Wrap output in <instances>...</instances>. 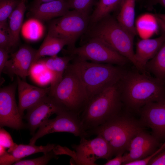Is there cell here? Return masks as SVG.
Here are the masks:
<instances>
[{
    "mask_svg": "<svg viewBox=\"0 0 165 165\" xmlns=\"http://www.w3.org/2000/svg\"><path fill=\"white\" fill-rule=\"evenodd\" d=\"M135 69L127 70L119 82L124 107L138 112L149 103L165 98V82Z\"/></svg>",
    "mask_w": 165,
    "mask_h": 165,
    "instance_id": "obj_1",
    "label": "cell"
},
{
    "mask_svg": "<svg viewBox=\"0 0 165 165\" xmlns=\"http://www.w3.org/2000/svg\"><path fill=\"white\" fill-rule=\"evenodd\" d=\"M69 64L80 79L88 100L118 83L127 69L125 66L99 63L74 57Z\"/></svg>",
    "mask_w": 165,
    "mask_h": 165,
    "instance_id": "obj_2",
    "label": "cell"
},
{
    "mask_svg": "<svg viewBox=\"0 0 165 165\" xmlns=\"http://www.w3.org/2000/svg\"><path fill=\"white\" fill-rule=\"evenodd\" d=\"M145 127L137 120L122 111L103 124L87 130L88 137L100 135L107 142L113 156L124 154L132 138Z\"/></svg>",
    "mask_w": 165,
    "mask_h": 165,
    "instance_id": "obj_3",
    "label": "cell"
},
{
    "mask_svg": "<svg viewBox=\"0 0 165 165\" xmlns=\"http://www.w3.org/2000/svg\"><path fill=\"white\" fill-rule=\"evenodd\" d=\"M119 82L87 101L80 116L87 131L103 124L123 111Z\"/></svg>",
    "mask_w": 165,
    "mask_h": 165,
    "instance_id": "obj_4",
    "label": "cell"
},
{
    "mask_svg": "<svg viewBox=\"0 0 165 165\" xmlns=\"http://www.w3.org/2000/svg\"><path fill=\"white\" fill-rule=\"evenodd\" d=\"M84 34L85 39H100L127 58L137 68L134 50L135 36L121 26L114 16L109 14L89 26Z\"/></svg>",
    "mask_w": 165,
    "mask_h": 165,
    "instance_id": "obj_5",
    "label": "cell"
},
{
    "mask_svg": "<svg viewBox=\"0 0 165 165\" xmlns=\"http://www.w3.org/2000/svg\"><path fill=\"white\" fill-rule=\"evenodd\" d=\"M69 64L61 80L49 95L66 110L80 115L88 97L80 79Z\"/></svg>",
    "mask_w": 165,
    "mask_h": 165,
    "instance_id": "obj_6",
    "label": "cell"
},
{
    "mask_svg": "<svg viewBox=\"0 0 165 165\" xmlns=\"http://www.w3.org/2000/svg\"><path fill=\"white\" fill-rule=\"evenodd\" d=\"M85 40L79 47L64 50V53L81 60L99 63L125 66L130 62L100 39L91 38Z\"/></svg>",
    "mask_w": 165,
    "mask_h": 165,
    "instance_id": "obj_7",
    "label": "cell"
},
{
    "mask_svg": "<svg viewBox=\"0 0 165 165\" xmlns=\"http://www.w3.org/2000/svg\"><path fill=\"white\" fill-rule=\"evenodd\" d=\"M89 17L76 10H69L65 14L50 23L48 34L65 41L67 50L74 49L77 39L87 31Z\"/></svg>",
    "mask_w": 165,
    "mask_h": 165,
    "instance_id": "obj_8",
    "label": "cell"
},
{
    "mask_svg": "<svg viewBox=\"0 0 165 165\" xmlns=\"http://www.w3.org/2000/svg\"><path fill=\"white\" fill-rule=\"evenodd\" d=\"M59 132L72 133L80 138L88 137L87 130L80 119L79 115L73 112L64 110L57 114L55 118L48 119L39 127L33 135L29 144L35 145L36 141L44 135Z\"/></svg>",
    "mask_w": 165,
    "mask_h": 165,
    "instance_id": "obj_9",
    "label": "cell"
},
{
    "mask_svg": "<svg viewBox=\"0 0 165 165\" xmlns=\"http://www.w3.org/2000/svg\"><path fill=\"white\" fill-rule=\"evenodd\" d=\"M80 138L79 144L72 145L75 152L74 158L77 164L97 165L95 163L97 160H108L113 156L108 144L100 135H97L95 138L90 140L85 137Z\"/></svg>",
    "mask_w": 165,
    "mask_h": 165,
    "instance_id": "obj_10",
    "label": "cell"
},
{
    "mask_svg": "<svg viewBox=\"0 0 165 165\" xmlns=\"http://www.w3.org/2000/svg\"><path fill=\"white\" fill-rule=\"evenodd\" d=\"M17 84L13 83L0 89V126L16 130L27 127L22 120L15 99Z\"/></svg>",
    "mask_w": 165,
    "mask_h": 165,
    "instance_id": "obj_11",
    "label": "cell"
},
{
    "mask_svg": "<svg viewBox=\"0 0 165 165\" xmlns=\"http://www.w3.org/2000/svg\"><path fill=\"white\" fill-rule=\"evenodd\" d=\"M138 112L140 121L152 130V135L160 141L165 139V98L147 103Z\"/></svg>",
    "mask_w": 165,
    "mask_h": 165,
    "instance_id": "obj_12",
    "label": "cell"
},
{
    "mask_svg": "<svg viewBox=\"0 0 165 165\" xmlns=\"http://www.w3.org/2000/svg\"><path fill=\"white\" fill-rule=\"evenodd\" d=\"M67 110L48 95L32 107L27 110L25 116L27 121V127L31 135L53 114L56 115Z\"/></svg>",
    "mask_w": 165,
    "mask_h": 165,
    "instance_id": "obj_13",
    "label": "cell"
},
{
    "mask_svg": "<svg viewBox=\"0 0 165 165\" xmlns=\"http://www.w3.org/2000/svg\"><path fill=\"white\" fill-rule=\"evenodd\" d=\"M160 145V140L145 131L139 132L130 141L127 150L128 152L123 154V164L141 160L152 154Z\"/></svg>",
    "mask_w": 165,
    "mask_h": 165,
    "instance_id": "obj_14",
    "label": "cell"
},
{
    "mask_svg": "<svg viewBox=\"0 0 165 165\" xmlns=\"http://www.w3.org/2000/svg\"><path fill=\"white\" fill-rule=\"evenodd\" d=\"M36 50L27 45L21 46L7 61L3 71L11 77L16 75L26 81L32 66Z\"/></svg>",
    "mask_w": 165,
    "mask_h": 165,
    "instance_id": "obj_15",
    "label": "cell"
},
{
    "mask_svg": "<svg viewBox=\"0 0 165 165\" xmlns=\"http://www.w3.org/2000/svg\"><path fill=\"white\" fill-rule=\"evenodd\" d=\"M17 83L18 108L23 117L24 111L33 106L48 95L50 88H42L32 85L18 76Z\"/></svg>",
    "mask_w": 165,
    "mask_h": 165,
    "instance_id": "obj_16",
    "label": "cell"
},
{
    "mask_svg": "<svg viewBox=\"0 0 165 165\" xmlns=\"http://www.w3.org/2000/svg\"><path fill=\"white\" fill-rule=\"evenodd\" d=\"M165 42V32L159 37L152 39H143L136 44L134 57L137 64L136 69L141 72H146L145 67L147 62L152 59Z\"/></svg>",
    "mask_w": 165,
    "mask_h": 165,
    "instance_id": "obj_17",
    "label": "cell"
},
{
    "mask_svg": "<svg viewBox=\"0 0 165 165\" xmlns=\"http://www.w3.org/2000/svg\"><path fill=\"white\" fill-rule=\"evenodd\" d=\"M74 58V56L69 55H66L62 57L56 55L46 58H41L36 63L42 65L50 75L49 95L53 93L61 80L70 62Z\"/></svg>",
    "mask_w": 165,
    "mask_h": 165,
    "instance_id": "obj_18",
    "label": "cell"
},
{
    "mask_svg": "<svg viewBox=\"0 0 165 165\" xmlns=\"http://www.w3.org/2000/svg\"><path fill=\"white\" fill-rule=\"evenodd\" d=\"M56 146L53 144H48L45 146H38L35 145L16 144L9 148L7 151L0 156V165H13L17 161L32 154L38 152L45 154L52 150Z\"/></svg>",
    "mask_w": 165,
    "mask_h": 165,
    "instance_id": "obj_19",
    "label": "cell"
},
{
    "mask_svg": "<svg viewBox=\"0 0 165 165\" xmlns=\"http://www.w3.org/2000/svg\"><path fill=\"white\" fill-rule=\"evenodd\" d=\"M69 9L67 0H55L34 6L31 11L35 18L46 21L62 16Z\"/></svg>",
    "mask_w": 165,
    "mask_h": 165,
    "instance_id": "obj_20",
    "label": "cell"
},
{
    "mask_svg": "<svg viewBox=\"0 0 165 165\" xmlns=\"http://www.w3.org/2000/svg\"><path fill=\"white\" fill-rule=\"evenodd\" d=\"M26 9L25 2L21 0L8 18L7 31L12 48L16 46L19 42Z\"/></svg>",
    "mask_w": 165,
    "mask_h": 165,
    "instance_id": "obj_21",
    "label": "cell"
},
{
    "mask_svg": "<svg viewBox=\"0 0 165 165\" xmlns=\"http://www.w3.org/2000/svg\"><path fill=\"white\" fill-rule=\"evenodd\" d=\"M136 0H123L116 18L120 24L135 36L134 26L135 4Z\"/></svg>",
    "mask_w": 165,
    "mask_h": 165,
    "instance_id": "obj_22",
    "label": "cell"
},
{
    "mask_svg": "<svg viewBox=\"0 0 165 165\" xmlns=\"http://www.w3.org/2000/svg\"><path fill=\"white\" fill-rule=\"evenodd\" d=\"M67 45V42L64 40L47 34L40 47L36 50L32 66L42 57L57 55L63 47Z\"/></svg>",
    "mask_w": 165,
    "mask_h": 165,
    "instance_id": "obj_23",
    "label": "cell"
},
{
    "mask_svg": "<svg viewBox=\"0 0 165 165\" xmlns=\"http://www.w3.org/2000/svg\"><path fill=\"white\" fill-rule=\"evenodd\" d=\"M123 0H98L89 17V25L97 22L113 12L118 11Z\"/></svg>",
    "mask_w": 165,
    "mask_h": 165,
    "instance_id": "obj_24",
    "label": "cell"
},
{
    "mask_svg": "<svg viewBox=\"0 0 165 165\" xmlns=\"http://www.w3.org/2000/svg\"><path fill=\"white\" fill-rule=\"evenodd\" d=\"M145 70L165 82V42L155 55L147 62Z\"/></svg>",
    "mask_w": 165,
    "mask_h": 165,
    "instance_id": "obj_25",
    "label": "cell"
},
{
    "mask_svg": "<svg viewBox=\"0 0 165 165\" xmlns=\"http://www.w3.org/2000/svg\"><path fill=\"white\" fill-rule=\"evenodd\" d=\"M20 1L0 0V29L7 31V20Z\"/></svg>",
    "mask_w": 165,
    "mask_h": 165,
    "instance_id": "obj_26",
    "label": "cell"
},
{
    "mask_svg": "<svg viewBox=\"0 0 165 165\" xmlns=\"http://www.w3.org/2000/svg\"><path fill=\"white\" fill-rule=\"evenodd\" d=\"M98 0H67L70 9L76 10L90 16L94 6Z\"/></svg>",
    "mask_w": 165,
    "mask_h": 165,
    "instance_id": "obj_27",
    "label": "cell"
},
{
    "mask_svg": "<svg viewBox=\"0 0 165 165\" xmlns=\"http://www.w3.org/2000/svg\"><path fill=\"white\" fill-rule=\"evenodd\" d=\"M56 155L53 150L41 157L35 159L20 160L14 163V165H45L53 158H56Z\"/></svg>",
    "mask_w": 165,
    "mask_h": 165,
    "instance_id": "obj_28",
    "label": "cell"
},
{
    "mask_svg": "<svg viewBox=\"0 0 165 165\" xmlns=\"http://www.w3.org/2000/svg\"><path fill=\"white\" fill-rule=\"evenodd\" d=\"M0 145L6 148H12L16 144L13 142L9 133L2 127H0Z\"/></svg>",
    "mask_w": 165,
    "mask_h": 165,
    "instance_id": "obj_29",
    "label": "cell"
},
{
    "mask_svg": "<svg viewBox=\"0 0 165 165\" xmlns=\"http://www.w3.org/2000/svg\"><path fill=\"white\" fill-rule=\"evenodd\" d=\"M165 148V142L152 154L143 159L136 160L127 163L123 164L124 165H148L150 161L156 155L160 153Z\"/></svg>",
    "mask_w": 165,
    "mask_h": 165,
    "instance_id": "obj_30",
    "label": "cell"
},
{
    "mask_svg": "<svg viewBox=\"0 0 165 165\" xmlns=\"http://www.w3.org/2000/svg\"><path fill=\"white\" fill-rule=\"evenodd\" d=\"M0 48L10 52L12 48L10 38L7 31L0 29Z\"/></svg>",
    "mask_w": 165,
    "mask_h": 165,
    "instance_id": "obj_31",
    "label": "cell"
},
{
    "mask_svg": "<svg viewBox=\"0 0 165 165\" xmlns=\"http://www.w3.org/2000/svg\"><path fill=\"white\" fill-rule=\"evenodd\" d=\"M148 165H165V148L153 158Z\"/></svg>",
    "mask_w": 165,
    "mask_h": 165,
    "instance_id": "obj_32",
    "label": "cell"
},
{
    "mask_svg": "<svg viewBox=\"0 0 165 165\" xmlns=\"http://www.w3.org/2000/svg\"><path fill=\"white\" fill-rule=\"evenodd\" d=\"M9 52L5 49L0 48V74L3 72L6 65L9 60Z\"/></svg>",
    "mask_w": 165,
    "mask_h": 165,
    "instance_id": "obj_33",
    "label": "cell"
},
{
    "mask_svg": "<svg viewBox=\"0 0 165 165\" xmlns=\"http://www.w3.org/2000/svg\"><path fill=\"white\" fill-rule=\"evenodd\" d=\"M123 154L120 153L112 159L108 160V161L105 163V165H123Z\"/></svg>",
    "mask_w": 165,
    "mask_h": 165,
    "instance_id": "obj_34",
    "label": "cell"
},
{
    "mask_svg": "<svg viewBox=\"0 0 165 165\" xmlns=\"http://www.w3.org/2000/svg\"><path fill=\"white\" fill-rule=\"evenodd\" d=\"M158 4L165 8V0H148L145 3V6L148 8H151Z\"/></svg>",
    "mask_w": 165,
    "mask_h": 165,
    "instance_id": "obj_35",
    "label": "cell"
},
{
    "mask_svg": "<svg viewBox=\"0 0 165 165\" xmlns=\"http://www.w3.org/2000/svg\"><path fill=\"white\" fill-rule=\"evenodd\" d=\"M156 18L159 25L161 28L162 31L165 32V24L159 17L156 16Z\"/></svg>",
    "mask_w": 165,
    "mask_h": 165,
    "instance_id": "obj_36",
    "label": "cell"
},
{
    "mask_svg": "<svg viewBox=\"0 0 165 165\" xmlns=\"http://www.w3.org/2000/svg\"><path fill=\"white\" fill-rule=\"evenodd\" d=\"M55 0H35L34 6H38L40 4L44 2L54 1Z\"/></svg>",
    "mask_w": 165,
    "mask_h": 165,
    "instance_id": "obj_37",
    "label": "cell"
},
{
    "mask_svg": "<svg viewBox=\"0 0 165 165\" xmlns=\"http://www.w3.org/2000/svg\"><path fill=\"white\" fill-rule=\"evenodd\" d=\"M6 148L0 145V156L4 155L7 152Z\"/></svg>",
    "mask_w": 165,
    "mask_h": 165,
    "instance_id": "obj_38",
    "label": "cell"
},
{
    "mask_svg": "<svg viewBox=\"0 0 165 165\" xmlns=\"http://www.w3.org/2000/svg\"><path fill=\"white\" fill-rule=\"evenodd\" d=\"M156 16L160 18L165 24V14H159Z\"/></svg>",
    "mask_w": 165,
    "mask_h": 165,
    "instance_id": "obj_39",
    "label": "cell"
},
{
    "mask_svg": "<svg viewBox=\"0 0 165 165\" xmlns=\"http://www.w3.org/2000/svg\"><path fill=\"white\" fill-rule=\"evenodd\" d=\"M136 1L137 0V1H145V3H146V1L148 0H136Z\"/></svg>",
    "mask_w": 165,
    "mask_h": 165,
    "instance_id": "obj_40",
    "label": "cell"
},
{
    "mask_svg": "<svg viewBox=\"0 0 165 165\" xmlns=\"http://www.w3.org/2000/svg\"><path fill=\"white\" fill-rule=\"evenodd\" d=\"M22 1L24 2H25V1H26V0H21Z\"/></svg>",
    "mask_w": 165,
    "mask_h": 165,
    "instance_id": "obj_41",
    "label": "cell"
}]
</instances>
